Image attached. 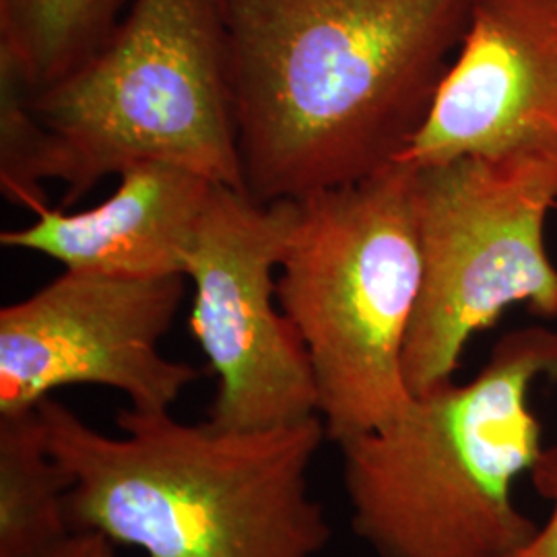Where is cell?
I'll return each instance as SVG.
<instances>
[{"instance_id":"cell-4","label":"cell","mask_w":557,"mask_h":557,"mask_svg":"<svg viewBox=\"0 0 557 557\" xmlns=\"http://www.w3.org/2000/svg\"><path fill=\"white\" fill-rule=\"evenodd\" d=\"M543 380H557L556 329H515L475 379L337 444L354 535L376 557L517 556L539 529L515 483L545 448L531 403Z\"/></svg>"},{"instance_id":"cell-12","label":"cell","mask_w":557,"mask_h":557,"mask_svg":"<svg viewBox=\"0 0 557 557\" xmlns=\"http://www.w3.org/2000/svg\"><path fill=\"white\" fill-rule=\"evenodd\" d=\"M66 496L38 407L0 416V557H38L66 537Z\"/></svg>"},{"instance_id":"cell-10","label":"cell","mask_w":557,"mask_h":557,"mask_svg":"<svg viewBox=\"0 0 557 557\" xmlns=\"http://www.w3.org/2000/svg\"><path fill=\"white\" fill-rule=\"evenodd\" d=\"M215 182L163 161L120 174L119 188L87 211L41 207L36 220L4 230L0 244L38 252L66 271L114 277L184 275V250Z\"/></svg>"},{"instance_id":"cell-6","label":"cell","mask_w":557,"mask_h":557,"mask_svg":"<svg viewBox=\"0 0 557 557\" xmlns=\"http://www.w3.org/2000/svg\"><path fill=\"white\" fill-rule=\"evenodd\" d=\"M421 289L403 370L413 397L455 380L469 341L512 306L557 320V267L545 223L557 156L515 149L416 165Z\"/></svg>"},{"instance_id":"cell-13","label":"cell","mask_w":557,"mask_h":557,"mask_svg":"<svg viewBox=\"0 0 557 557\" xmlns=\"http://www.w3.org/2000/svg\"><path fill=\"white\" fill-rule=\"evenodd\" d=\"M529 478L539 496L549 504V515L515 557H557V444L543 448Z\"/></svg>"},{"instance_id":"cell-7","label":"cell","mask_w":557,"mask_h":557,"mask_svg":"<svg viewBox=\"0 0 557 557\" xmlns=\"http://www.w3.org/2000/svg\"><path fill=\"white\" fill-rule=\"evenodd\" d=\"M298 211V200L259 202L215 184L184 250L188 329L218 379L213 428L259 432L319 418L312 361L277 299L275 271Z\"/></svg>"},{"instance_id":"cell-3","label":"cell","mask_w":557,"mask_h":557,"mask_svg":"<svg viewBox=\"0 0 557 557\" xmlns=\"http://www.w3.org/2000/svg\"><path fill=\"white\" fill-rule=\"evenodd\" d=\"M163 161L246 193L215 0H135L96 57L38 91L0 83V190L36 213Z\"/></svg>"},{"instance_id":"cell-9","label":"cell","mask_w":557,"mask_h":557,"mask_svg":"<svg viewBox=\"0 0 557 557\" xmlns=\"http://www.w3.org/2000/svg\"><path fill=\"white\" fill-rule=\"evenodd\" d=\"M557 156V0H473L457 54L400 161Z\"/></svg>"},{"instance_id":"cell-14","label":"cell","mask_w":557,"mask_h":557,"mask_svg":"<svg viewBox=\"0 0 557 557\" xmlns=\"http://www.w3.org/2000/svg\"><path fill=\"white\" fill-rule=\"evenodd\" d=\"M38 557H116V543L98 531L75 529Z\"/></svg>"},{"instance_id":"cell-5","label":"cell","mask_w":557,"mask_h":557,"mask_svg":"<svg viewBox=\"0 0 557 557\" xmlns=\"http://www.w3.org/2000/svg\"><path fill=\"white\" fill-rule=\"evenodd\" d=\"M416 165L298 200L277 299L306 343L319 418L335 446L388 425L411 403L405 341L421 289Z\"/></svg>"},{"instance_id":"cell-2","label":"cell","mask_w":557,"mask_h":557,"mask_svg":"<svg viewBox=\"0 0 557 557\" xmlns=\"http://www.w3.org/2000/svg\"><path fill=\"white\" fill-rule=\"evenodd\" d=\"M38 413L69 479L73 531L145 557H319L331 543L310 485L329 442L320 418L230 432L126 407L110 436L57 397Z\"/></svg>"},{"instance_id":"cell-11","label":"cell","mask_w":557,"mask_h":557,"mask_svg":"<svg viewBox=\"0 0 557 557\" xmlns=\"http://www.w3.org/2000/svg\"><path fill=\"white\" fill-rule=\"evenodd\" d=\"M135 0H0V64L27 91L96 57Z\"/></svg>"},{"instance_id":"cell-1","label":"cell","mask_w":557,"mask_h":557,"mask_svg":"<svg viewBox=\"0 0 557 557\" xmlns=\"http://www.w3.org/2000/svg\"><path fill=\"white\" fill-rule=\"evenodd\" d=\"M246 193L299 200L403 160L473 0H215Z\"/></svg>"},{"instance_id":"cell-8","label":"cell","mask_w":557,"mask_h":557,"mask_svg":"<svg viewBox=\"0 0 557 557\" xmlns=\"http://www.w3.org/2000/svg\"><path fill=\"white\" fill-rule=\"evenodd\" d=\"M186 275L114 277L66 271L0 310V416L32 411L66 386L91 384L143 413L172 411L199 368L165 358Z\"/></svg>"}]
</instances>
